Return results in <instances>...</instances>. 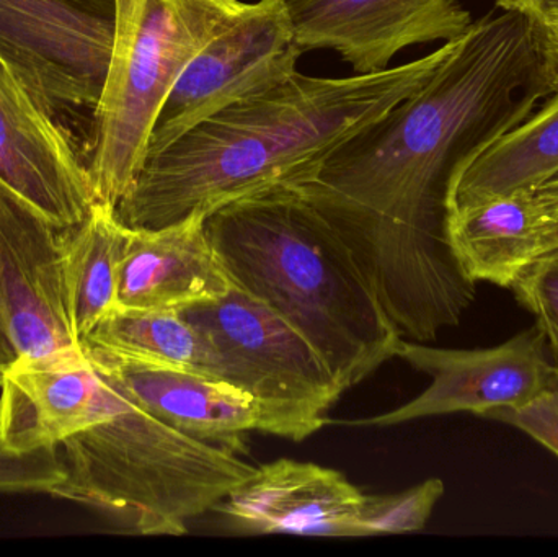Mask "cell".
Listing matches in <instances>:
<instances>
[{
    "label": "cell",
    "mask_w": 558,
    "mask_h": 557,
    "mask_svg": "<svg viewBox=\"0 0 558 557\" xmlns=\"http://www.w3.org/2000/svg\"><path fill=\"white\" fill-rule=\"evenodd\" d=\"M553 94L533 22L487 13L425 85L294 189L350 245L402 337L435 342L474 303L446 239L449 183Z\"/></svg>",
    "instance_id": "6da1fadb"
},
{
    "label": "cell",
    "mask_w": 558,
    "mask_h": 557,
    "mask_svg": "<svg viewBox=\"0 0 558 557\" xmlns=\"http://www.w3.org/2000/svg\"><path fill=\"white\" fill-rule=\"evenodd\" d=\"M452 41L415 61L350 77L294 75L213 114L149 156L117 206L128 228L157 229L277 189H298L357 131L429 81Z\"/></svg>",
    "instance_id": "7a4b0ae2"
},
{
    "label": "cell",
    "mask_w": 558,
    "mask_h": 557,
    "mask_svg": "<svg viewBox=\"0 0 558 557\" xmlns=\"http://www.w3.org/2000/svg\"><path fill=\"white\" fill-rule=\"evenodd\" d=\"M206 231L235 287L284 317L343 391L399 355L402 334L356 255L294 190L235 199Z\"/></svg>",
    "instance_id": "3957f363"
},
{
    "label": "cell",
    "mask_w": 558,
    "mask_h": 557,
    "mask_svg": "<svg viewBox=\"0 0 558 557\" xmlns=\"http://www.w3.org/2000/svg\"><path fill=\"white\" fill-rule=\"evenodd\" d=\"M118 391L107 419L59 447L65 476L51 496L107 513L136 535L180 536L257 471L241 453L177 431Z\"/></svg>",
    "instance_id": "277c9868"
},
{
    "label": "cell",
    "mask_w": 558,
    "mask_h": 557,
    "mask_svg": "<svg viewBox=\"0 0 558 557\" xmlns=\"http://www.w3.org/2000/svg\"><path fill=\"white\" fill-rule=\"evenodd\" d=\"M113 48L95 105V199L117 208L146 162L163 101L244 0H111Z\"/></svg>",
    "instance_id": "5b68a950"
},
{
    "label": "cell",
    "mask_w": 558,
    "mask_h": 557,
    "mask_svg": "<svg viewBox=\"0 0 558 557\" xmlns=\"http://www.w3.org/2000/svg\"><path fill=\"white\" fill-rule=\"evenodd\" d=\"M215 347L219 379L264 408L270 435L302 441L327 424L343 389L317 350L277 311L239 287L180 311Z\"/></svg>",
    "instance_id": "8992f818"
},
{
    "label": "cell",
    "mask_w": 558,
    "mask_h": 557,
    "mask_svg": "<svg viewBox=\"0 0 558 557\" xmlns=\"http://www.w3.org/2000/svg\"><path fill=\"white\" fill-rule=\"evenodd\" d=\"M62 231L0 185V385L15 365L85 353L69 306Z\"/></svg>",
    "instance_id": "52a82bcc"
},
{
    "label": "cell",
    "mask_w": 558,
    "mask_h": 557,
    "mask_svg": "<svg viewBox=\"0 0 558 557\" xmlns=\"http://www.w3.org/2000/svg\"><path fill=\"white\" fill-rule=\"evenodd\" d=\"M302 55L288 0L245 3L173 85L154 124L147 157L225 108L288 81Z\"/></svg>",
    "instance_id": "ba28073f"
},
{
    "label": "cell",
    "mask_w": 558,
    "mask_h": 557,
    "mask_svg": "<svg viewBox=\"0 0 558 557\" xmlns=\"http://www.w3.org/2000/svg\"><path fill=\"white\" fill-rule=\"evenodd\" d=\"M113 48V12L81 0H0V56L48 108L94 107Z\"/></svg>",
    "instance_id": "9c48e42d"
},
{
    "label": "cell",
    "mask_w": 558,
    "mask_h": 557,
    "mask_svg": "<svg viewBox=\"0 0 558 557\" xmlns=\"http://www.w3.org/2000/svg\"><path fill=\"white\" fill-rule=\"evenodd\" d=\"M399 359L432 378V385L386 414L347 422L356 427H393L436 415L484 417L495 408H518L539 395L556 373L549 339L539 323L488 349H436L402 339Z\"/></svg>",
    "instance_id": "30bf717a"
},
{
    "label": "cell",
    "mask_w": 558,
    "mask_h": 557,
    "mask_svg": "<svg viewBox=\"0 0 558 557\" xmlns=\"http://www.w3.org/2000/svg\"><path fill=\"white\" fill-rule=\"evenodd\" d=\"M0 185L59 229L97 203L88 167L51 111L0 56Z\"/></svg>",
    "instance_id": "8fae6325"
},
{
    "label": "cell",
    "mask_w": 558,
    "mask_h": 557,
    "mask_svg": "<svg viewBox=\"0 0 558 557\" xmlns=\"http://www.w3.org/2000/svg\"><path fill=\"white\" fill-rule=\"evenodd\" d=\"M302 52L330 49L354 74L390 68L403 49L452 41L472 15L461 0H288Z\"/></svg>",
    "instance_id": "7c38bea8"
},
{
    "label": "cell",
    "mask_w": 558,
    "mask_h": 557,
    "mask_svg": "<svg viewBox=\"0 0 558 557\" xmlns=\"http://www.w3.org/2000/svg\"><path fill=\"white\" fill-rule=\"evenodd\" d=\"M0 441L15 453L61 447L113 412L120 391L87 353L56 362L15 365L3 376Z\"/></svg>",
    "instance_id": "4fadbf2b"
},
{
    "label": "cell",
    "mask_w": 558,
    "mask_h": 557,
    "mask_svg": "<svg viewBox=\"0 0 558 557\" xmlns=\"http://www.w3.org/2000/svg\"><path fill=\"white\" fill-rule=\"evenodd\" d=\"M364 494L331 468L281 460L257 468L216 509L264 535L357 536Z\"/></svg>",
    "instance_id": "5bb4252c"
},
{
    "label": "cell",
    "mask_w": 558,
    "mask_h": 557,
    "mask_svg": "<svg viewBox=\"0 0 558 557\" xmlns=\"http://www.w3.org/2000/svg\"><path fill=\"white\" fill-rule=\"evenodd\" d=\"M85 350V349H84ZM98 373L177 431L244 453L248 432L270 435L264 408L229 383L163 366L88 352Z\"/></svg>",
    "instance_id": "9a60e30c"
},
{
    "label": "cell",
    "mask_w": 558,
    "mask_h": 557,
    "mask_svg": "<svg viewBox=\"0 0 558 557\" xmlns=\"http://www.w3.org/2000/svg\"><path fill=\"white\" fill-rule=\"evenodd\" d=\"M206 219L203 213H193L162 228H130L118 307L183 311L229 293L234 281L209 239Z\"/></svg>",
    "instance_id": "2e32d148"
},
{
    "label": "cell",
    "mask_w": 558,
    "mask_h": 557,
    "mask_svg": "<svg viewBox=\"0 0 558 557\" xmlns=\"http://www.w3.org/2000/svg\"><path fill=\"white\" fill-rule=\"evenodd\" d=\"M446 239L472 283L511 290L539 261V221L531 190L446 213Z\"/></svg>",
    "instance_id": "e0dca14e"
},
{
    "label": "cell",
    "mask_w": 558,
    "mask_h": 557,
    "mask_svg": "<svg viewBox=\"0 0 558 557\" xmlns=\"http://www.w3.org/2000/svg\"><path fill=\"white\" fill-rule=\"evenodd\" d=\"M558 175V90L520 126L456 173L446 213L495 196L536 189Z\"/></svg>",
    "instance_id": "ac0fdd59"
},
{
    "label": "cell",
    "mask_w": 558,
    "mask_h": 557,
    "mask_svg": "<svg viewBox=\"0 0 558 557\" xmlns=\"http://www.w3.org/2000/svg\"><path fill=\"white\" fill-rule=\"evenodd\" d=\"M82 343L88 352L111 359L183 370L219 379V359L215 347L180 311L117 307Z\"/></svg>",
    "instance_id": "d6986e66"
},
{
    "label": "cell",
    "mask_w": 558,
    "mask_h": 557,
    "mask_svg": "<svg viewBox=\"0 0 558 557\" xmlns=\"http://www.w3.org/2000/svg\"><path fill=\"white\" fill-rule=\"evenodd\" d=\"M128 231L117 208L100 202L92 206L81 225L62 231L69 306L81 340L118 307V280Z\"/></svg>",
    "instance_id": "ffe728a7"
},
{
    "label": "cell",
    "mask_w": 558,
    "mask_h": 557,
    "mask_svg": "<svg viewBox=\"0 0 558 557\" xmlns=\"http://www.w3.org/2000/svg\"><path fill=\"white\" fill-rule=\"evenodd\" d=\"M442 496L445 483L438 477L390 496H366L357 519V536L422 532Z\"/></svg>",
    "instance_id": "44dd1931"
},
{
    "label": "cell",
    "mask_w": 558,
    "mask_h": 557,
    "mask_svg": "<svg viewBox=\"0 0 558 557\" xmlns=\"http://www.w3.org/2000/svg\"><path fill=\"white\" fill-rule=\"evenodd\" d=\"M64 476L59 447L15 453L0 441V494H51Z\"/></svg>",
    "instance_id": "7402d4cb"
},
{
    "label": "cell",
    "mask_w": 558,
    "mask_h": 557,
    "mask_svg": "<svg viewBox=\"0 0 558 557\" xmlns=\"http://www.w3.org/2000/svg\"><path fill=\"white\" fill-rule=\"evenodd\" d=\"M520 306L536 317L550 347H558V252L537 261L511 288Z\"/></svg>",
    "instance_id": "603a6c76"
},
{
    "label": "cell",
    "mask_w": 558,
    "mask_h": 557,
    "mask_svg": "<svg viewBox=\"0 0 558 557\" xmlns=\"http://www.w3.org/2000/svg\"><path fill=\"white\" fill-rule=\"evenodd\" d=\"M484 419L511 425L558 457V366L549 385L526 404L495 408Z\"/></svg>",
    "instance_id": "cb8c5ba5"
},
{
    "label": "cell",
    "mask_w": 558,
    "mask_h": 557,
    "mask_svg": "<svg viewBox=\"0 0 558 557\" xmlns=\"http://www.w3.org/2000/svg\"><path fill=\"white\" fill-rule=\"evenodd\" d=\"M539 221V261L558 252V175L531 189Z\"/></svg>",
    "instance_id": "d4e9b609"
},
{
    "label": "cell",
    "mask_w": 558,
    "mask_h": 557,
    "mask_svg": "<svg viewBox=\"0 0 558 557\" xmlns=\"http://www.w3.org/2000/svg\"><path fill=\"white\" fill-rule=\"evenodd\" d=\"M531 22L539 39L547 82L556 94L558 90V12L547 13Z\"/></svg>",
    "instance_id": "484cf974"
},
{
    "label": "cell",
    "mask_w": 558,
    "mask_h": 557,
    "mask_svg": "<svg viewBox=\"0 0 558 557\" xmlns=\"http://www.w3.org/2000/svg\"><path fill=\"white\" fill-rule=\"evenodd\" d=\"M495 2L500 10L521 13L531 20L558 12V0H495Z\"/></svg>",
    "instance_id": "4316f807"
},
{
    "label": "cell",
    "mask_w": 558,
    "mask_h": 557,
    "mask_svg": "<svg viewBox=\"0 0 558 557\" xmlns=\"http://www.w3.org/2000/svg\"><path fill=\"white\" fill-rule=\"evenodd\" d=\"M550 356H553L554 363L558 366V347H550Z\"/></svg>",
    "instance_id": "83f0119b"
}]
</instances>
